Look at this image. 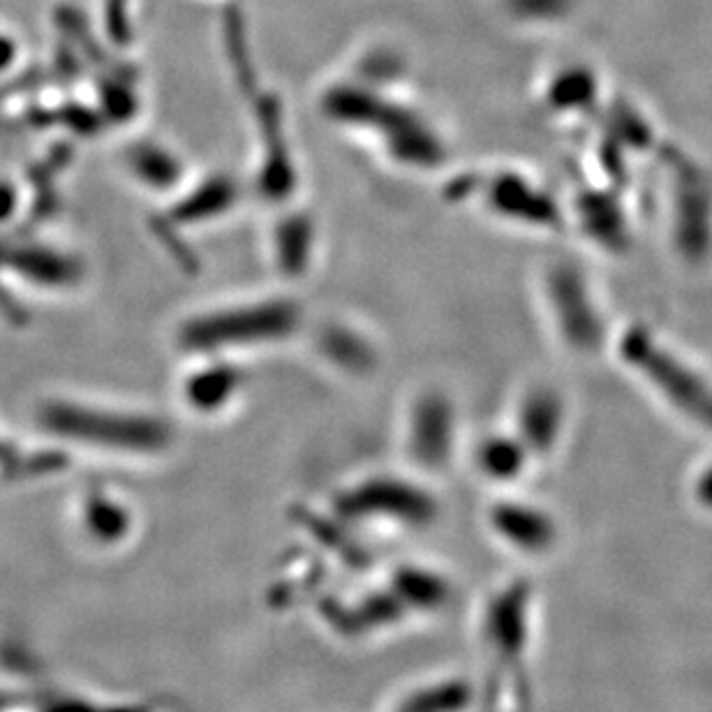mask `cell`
Returning a JSON list of instances; mask_svg holds the SVG:
<instances>
[{"instance_id": "1", "label": "cell", "mask_w": 712, "mask_h": 712, "mask_svg": "<svg viewBox=\"0 0 712 712\" xmlns=\"http://www.w3.org/2000/svg\"><path fill=\"white\" fill-rule=\"evenodd\" d=\"M622 356L685 417L712 431V384L654 341L652 333L634 327L622 338Z\"/></svg>"}, {"instance_id": "2", "label": "cell", "mask_w": 712, "mask_h": 712, "mask_svg": "<svg viewBox=\"0 0 712 712\" xmlns=\"http://www.w3.org/2000/svg\"><path fill=\"white\" fill-rule=\"evenodd\" d=\"M47 425L67 437L104 442V444H123V449H153V444L163 442L160 425L153 421H137L130 417H112V415H93L81 407L56 405L47 412ZM112 447V449H114Z\"/></svg>"}, {"instance_id": "3", "label": "cell", "mask_w": 712, "mask_h": 712, "mask_svg": "<svg viewBox=\"0 0 712 712\" xmlns=\"http://www.w3.org/2000/svg\"><path fill=\"white\" fill-rule=\"evenodd\" d=\"M675 243L691 262H701L712 251V192L689 160L675 167Z\"/></svg>"}, {"instance_id": "4", "label": "cell", "mask_w": 712, "mask_h": 712, "mask_svg": "<svg viewBox=\"0 0 712 712\" xmlns=\"http://www.w3.org/2000/svg\"><path fill=\"white\" fill-rule=\"evenodd\" d=\"M548 296L567 343L578 349H595L603 338V325L578 269L556 266L548 276Z\"/></svg>"}, {"instance_id": "5", "label": "cell", "mask_w": 712, "mask_h": 712, "mask_svg": "<svg viewBox=\"0 0 712 712\" xmlns=\"http://www.w3.org/2000/svg\"><path fill=\"white\" fill-rule=\"evenodd\" d=\"M345 505L359 516L372 513L386 519L391 513V523L405 527L429 525L435 516V503L431 500V495H425L415 486H403L400 482H382V479L347 493Z\"/></svg>"}, {"instance_id": "6", "label": "cell", "mask_w": 712, "mask_h": 712, "mask_svg": "<svg viewBox=\"0 0 712 712\" xmlns=\"http://www.w3.org/2000/svg\"><path fill=\"white\" fill-rule=\"evenodd\" d=\"M220 317L225 319H208V322L194 327L190 341L202 347L220 343H251L264 341V338H278V333L288 331L292 325V310L284 306H257Z\"/></svg>"}, {"instance_id": "7", "label": "cell", "mask_w": 712, "mask_h": 712, "mask_svg": "<svg viewBox=\"0 0 712 712\" xmlns=\"http://www.w3.org/2000/svg\"><path fill=\"white\" fill-rule=\"evenodd\" d=\"M491 527L519 554H546L558 542V527L548 513L523 503H503L491 511Z\"/></svg>"}, {"instance_id": "8", "label": "cell", "mask_w": 712, "mask_h": 712, "mask_svg": "<svg viewBox=\"0 0 712 712\" xmlns=\"http://www.w3.org/2000/svg\"><path fill=\"white\" fill-rule=\"evenodd\" d=\"M493 206L509 218L539 227H558L560 213L546 192L530 186L519 176H500L491 190Z\"/></svg>"}, {"instance_id": "9", "label": "cell", "mask_w": 712, "mask_h": 712, "mask_svg": "<svg viewBox=\"0 0 712 712\" xmlns=\"http://www.w3.org/2000/svg\"><path fill=\"white\" fill-rule=\"evenodd\" d=\"M562 425V403L554 391H534L521 407V435L525 449L546 454L554 447Z\"/></svg>"}, {"instance_id": "10", "label": "cell", "mask_w": 712, "mask_h": 712, "mask_svg": "<svg viewBox=\"0 0 712 712\" xmlns=\"http://www.w3.org/2000/svg\"><path fill=\"white\" fill-rule=\"evenodd\" d=\"M415 452L421 460L440 466L452 449V412L440 400H425L415 421Z\"/></svg>"}, {"instance_id": "11", "label": "cell", "mask_w": 712, "mask_h": 712, "mask_svg": "<svg viewBox=\"0 0 712 712\" xmlns=\"http://www.w3.org/2000/svg\"><path fill=\"white\" fill-rule=\"evenodd\" d=\"M578 211L585 229L590 231V237L601 241V245L618 247L625 245L627 241V227L625 218H622L620 206L615 200H611L609 194L601 192H585L578 200Z\"/></svg>"}, {"instance_id": "12", "label": "cell", "mask_w": 712, "mask_h": 712, "mask_svg": "<svg viewBox=\"0 0 712 712\" xmlns=\"http://www.w3.org/2000/svg\"><path fill=\"white\" fill-rule=\"evenodd\" d=\"M84 523L93 542L104 546H116L118 542H126L132 527L126 507L118 505L116 500H106L102 495H91L86 500Z\"/></svg>"}, {"instance_id": "13", "label": "cell", "mask_w": 712, "mask_h": 712, "mask_svg": "<svg viewBox=\"0 0 712 712\" xmlns=\"http://www.w3.org/2000/svg\"><path fill=\"white\" fill-rule=\"evenodd\" d=\"M525 444L509 437H493L479 449V468L493 479H511L523 470Z\"/></svg>"}, {"instance_id": "14", "label": "cell", "mask_w": 712, "mask_h": 712, "mask_svg": "<svg viewBox=\"0 0 712 712\" xmlns=\"http://www.w3.org/2000/svg\"><path fill=\"white\" fill-rule=\"evenodd\" d=\"M595 96L597 81L590 73H585L581 67L564 69L548 91L550 102H554L558 110H585V106L595 100Z\"/></svg>"}, {"instance_id": "15", "label": "cell", "mask_w": 712, "mask_h": 712, "mask_svg": "<svg viewBox=\"0 0 712 712\" xmlns=\"http://www.w3.org/2000/svg\"><path fill=\"white\" fill-rule=\"evenodd\" d=\"M231 391V372L229 370H208L206 376L198 378L190 386V396L198 405H213Z\"/></svg>"}, {"instance_id": "16", "label": "cell", "mask_w": 712, "mask_h": 712, "mask_svg": "<svg viewBox=\"0 0 712 712\" xmlns=\"http://www.w3.org/2000/svg\"><path fill=\"white\" fill-rule=\"evenodd\" d=\"M569 0H519V10L530 16H560L567 12Z\"/></svg>"}, {"instance_id": "17", "label": "cell", "mask_w": 712, "mask_h": 712, "mask_svg": "<svg viewBox=\"0 0 712 712\" xmlns=\"http://www.w3.org/2000/svg\"><path fill=\"white\" fill-rule=\"evenodd\" d=\"M697 500L703 507L712 509V462H710V466L697 479Z\"/></svg>"}, {"instance_id": "18", "label": "cell", "mask_w": 712, "mask_h": 712, "mask_svg": "<svg viewBox=\"0 0 712 712\" xmlns=\"http://www.w3.org/2000/svg\"><path fill=\"white\" fill-rule=\"evenodd\" d=\"M14 206V194L8 186H0V218H8Z\"/></svg>"}, {"instance_id": "19", "label": "cell", "mask_w": 712, "mask_h": 712, "mask_svg": "<svg viewBox=\"0 0 712 712\" xmlns=\"http://www.w3.org/2000/svg\"><path fill=\"white\" fill-rule=\"evenodd\" d=\"M5 456H8V452L3 447H0V458H5Z\"/></svg>"}]
</instances>
